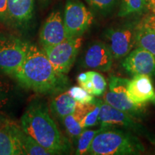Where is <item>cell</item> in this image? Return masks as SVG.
<instances>
[{"mask_svg": "<svg viewBox=\"0 0 155 155\" xmlns=\"http://www.w3.org/2000/svg\"><path fill=\"white\" fill-rule=\"evenodd\" d=\"M68 38L83 35L91 26L94 16L80 0H67L63 17Z\"/></svg>", "mask_w": 155, "mask_h": 155, "instance_id": "obj_8", "label": "cell"}, {"mask_svg": "<svg viewBox=\"0 0 155 155\" xmlns=\"http://www.w3.org/2000/svg\"><path fill=\"white\" fill-rule=\"evenodd\" d=\"M140 24L155 30V13H151L145 17Z\"/></svg>", "mask_w": 155, "mask_h": 155, "instance_id": "obj_28", "label": "cell"}, {"mask_svg": "<svg viewBox=\"0 0 155 155\" xmlns=\"http://www.w3.org/2000/svg\"><path fill=\"white\" fill-rule=\"evenodd\" d=\"M21 128L51 154H69V141L62 134L51 118L46 103L34 100L30 104L20 120Z\"/></svg>", "mask_w": 155, "mask_h": 155, "instance_id": "obj_2", "label": "cell"}, {"mask_svg": "<svg viewBox=\"0 0 155 155\" xmlns=\"http://www.w3.org/2000/svg\"><path fill=\"white\" fill-rule=\"evenodd\" d=\"M144 152V145L133 132L106 128L94 137L87 154L134 155Z\"/></svg>", "mask_w": 155, "mask_h": 155, "instance_id": "obj_3", "label": "cell"}, {"mask_svg": "<svg viewBox=\"0 0 155 155\" xmlns=\"http://www.w3.org/2000/svg\"><path fill=\"white\" fill-rule=\"evenodd\" d=\"M135 45L155 56V30L140 23L135 28Z\"/></svg>", "mask_w": 155, "mask_h": 155, "instance_id": "obj_18", "label": "cell"}, {"mask_svg": "<svg viewBox=\"0 0 155 155\" xmlns=\"http://www.w3.org/2000/svg\"><path fill=\"white\" fill-rule=\"evenodd\" d=\"M41 1H42V2H47L48 0H41Z\"/></svg>", "mask_w": 155, "mask_h": 155, "instance_id": "obj_34", "label": "cell"}, {"mask_svg": "<svg viewBox=\"0 0 155 155\" xmlns=\"http://www.w3.org/2000/svg\"><path fill=\"white\" fill-rule=\"evenodd\" d=\"M98 124L103 128H108L111 126L124 128L128 131L144 137L152 144H155V136L144 126L136 121L134 117L124 111L112 107L104 101L101 104Z\"/></svg>", "mask_w": 155, "mask_h": 155, "instance_id": "obj_6", "label": "cell"}, {"mask_svg": "<svg viewBox=\"0 0 155 155\" xmlns=\"http://www.w3.org/2000/svg\"><path fill=\"white\" fill-rule=\"evenodd\" d=\"M147 2H150V1H155V0H146Z\"/></svg>", "mask_w": 155, "mask_h": 155, "instance_id": "obj_33", "label": "cell"}, {"mask_svg": "<svg viewBox=\"0 0 155 155\" xmlns=\"http://www.w3.org/2000/svg\"><path fill=\"white\" fill-rule=\"evenodd\" d=\"M0 22L8 24L7 0H0Z\"/></svg>", "mask_w": 155, "mask_h": 155, "instance_id": "obj_27", "label": "cell"}, {"mask_svg": "<svg viewBox=\"0 0 155 155\" xmlns=\"http://www.w3.org/2000/svg\"><path fill=\"white\" fill-rule=\"evenodd\" d=\"M129 79L111 75L108 83V91L104 93V101L112 107L139 117L144 113L145 105H139L131 101L128 96ZM136 119V118H135Z\"/></svg>", "mask_w": 155, "mask_h": 155, "instance_id": "obj_5", "label": "cell"}, {"mask_svg": "<svg viewBox=\"0 0 155 155\" xmlns=\"http://www.w3.org/2000/svg\"><path fill=\"white\" fill-rule=\"evenodd\" d=\"M66 92L74 99L81 104H92L96 101V98L94 96L90 94L81 86H73L70 88Z\"/></svg>", "mask_w": 155, "mask_h": 155, "instance_id": "obj_23", "label": "cell"}, {"mask_svg": "<svg viewBox=\"0 0 155 155\" xmlns=\"http://www.w3.org/2000/svg\"><path fill=\"white\" fill-rule=\"evenodd\" d=\"M9 86L5 81L0 79V107L3 106L8 100Z\"/></svg>", "mask_w": 155, "mask_h": 155, "instance_id": "obj_26", "label": "cell"}, {"mask_svg": "<svg viewBox=\"0 0 155 155\" xmlns=\"http://www.w3.org/2000/svg\"><path fill=\"white\" fill-rule=\"evenodd\" d=\"M40 43L42 48L59 44L68 39L61 12H52L46 19L40 32Z\"/></svg>", "mask_w": 155, "mask_h": 155, "instance_id": "obj_11", "label": "cell"}, {"mask_svg": "<svg viewBox=\"0 0 155 155\" xmlns=\"http://www.w3.org/2000/svg\"><path fill=\"white\" fill-rule=\"evenodd\" d=\"M135 28L123 27L108 29L105 37L114 59L126 57L132 50L135 45Z\"/></svg>", "mask_w": 155, "mask_h": 155, "instance_id": "obj_9", "label": "cell"}, {"mask_svg": "<svg viewBox=\"0 0 155 155\" xmlns=\"http://www.w3.org/2000/svg\"><path fill=\"white\" fill-rule=\"evenodd\" d=\"M88 5L94 9L95 10L99 12L102 14H108L111 12L118 0H85Z\"/></svg>", "mask_w": 155, "mask_h": 155, "instance_id": "obj_25", "label": "cell"}, {"mask_svg": "<svg viewBox=\"0 0 155 155\" xmlns=\"http://www.w3.org/2000/svg\"><path fill=\"white\" fill-rule=\"evenodd\" d=\"M80 104L65 91L58 94L52 99L50 108L57 117L62 119L69 114L74 113Z\"/></svg>", "mask_w": 155, "mask_h": 155, "instance_id": "obj_15", "label": "cell"}, {"mask_svg": "<svg viewBox=\"0 0 155 155\" xmlns=\"http://www.w3.org/2000/svg\"><path fill=\"white\" fill-rule=\"evenodd\" d=\"M147 7H148V9L152 12V13H155V2L147 5Z\"/></svg>", "mask_w": 155, "mask_h": 155, "instance_id": "obj_31", "label": "cell"}, {"mask_svg": "<svg viewBox=\"0 0 155 155\" xmlns=\"http://www.w3.org/2000/svg\"><path fill=\"white\" fill-rule=\"evenodd\" d=\"M128 96L131 101L139 105H145L155 96L154 88L151 77L147 75H134L128 85Z\"/></svg>", "mask_w": 155, "mask_h": 155, "instance_id": "obj_14", "label": "cell"}, {"mask_svg": "<svg viewBox=\"0 0 155 155\" xmlns=\"http://www.w3.org/2000/svg\"><path fill=\"white\" fill-rule=\"evenodd\" d=\"M77 80H78V83H79V85L81 84V83L86 82V81L88 80V73L86 72V73H81V74H79L78 75Z\"/></svg>", "mask_w": 155, "mask_h": 155, "instance_id": "obj_30", "label": "cell"}, {"mask_svg": "<svg viewBox=\"0 0 155 155\" xmlns=\"http://www.w3.org/2000/svg\"><path fill=\"white\" fill-rule=\"evenodd\" d=\"M83 117V114L81 110V104H80L74 113L69 114L62 119L68 134L73 139L78 138L83 131L81 125Z\"/></svg>", "mask_w": 155, "mask_h": 155, "instance_id": "obj_19", "label": "cell"}, {"mask_svg": "<svg viewBox=\"0 0 155 155\" xmlns=\"http://www.w3.org/2000/svg\"><path fill=\"white\" fill-rule=\"evenodd\" d=\"M82 37L68 38L61 43L42 48L56 71L67 75L82 45Z\"/></svg>", "mask_w": 155, "mask_h": 155, "instance_id": "obj_7", "label": "cell"}, {"mask_svg": "<svg viewBox=\"0 0 155 155\" xmlns=\"http://www.w3.org/2000/svg\"><path fill=\"white\" fill-rule=\"evenodd\" d=\"M152 101L153 103H154V104H155V96H154V98H153V100Z\"/></svg>", "mask_w": 155, "mask_h": 155, "instance_id": "obj_32", "label": "cell"}, {"mask_svg": "<svg viewBox=\"0 0 155 155\" xmlns=\"http://www.w3.org/2000/svg\"><path fill=\"white\" fill-rule=\"evenodd\" d=\"M122 66L131 75H155V56L143 48L137 47L126 56Z\"/></svg>", "mask_w": 155, "mask_h": 155, "instance_id": "obj_10", "label": "cell"}, {"mask_svg": "<svg viewBox=\"0 0 155 155\" xmlns=\"http://www.w3.org/2000/svg\"><path fill=\"white\" fill-rule=\"evenodd\" d=\"M88 79L91 81L95 90V96H101L106 92L107 83L104 77L101 73L94 71H89L87 72Z\"/></svg>", "mask_w": 155, "mask_h": 155, "instance_id": "obj_24", "label": "cell"}, {"mask_svg": "<svg viewBox=\"0 0 155 155\" xmlns=\"http://www.w3.org/2000/svg\"><path fill=\"white\" fill-rule=\"evenodd\" d=\"M29 43L7 32H0V71L12 75L21 66Z\"/></svg>", "mask_w": 155, "mask_h": 155, "instance_id": "obj_4", "label": "cell"}, {"mask_svg": "<svg viewBox=\"0 0 155 155\" xmlns=\"http://www.w3.org/2000/svg\"><path fill=\"white\" fill-rule=\"evenodd\" d=\"M104 129L106 128L101 127L98 130H84L83 129V131L78 137V139L77 150L75 152V154H87L89 147L91 146L92 141L94 140V137Z\"/></svg>", "mask_w": 155, "mask_h": 155, "instance_id": "obj_22", "label": "cell"}, {"mask_svg": "<svg viewBox=\"0 0 155 155\" xmlns=\"http://www.w3.org/2000/svg\"><path fill=\"white\" fill-rule=\"evenodd\" d=\"M12 76L22 86L42 94H58L69 86L67 75L57 72L44 50L30 43L24 62Z\"/></svg>", "mask_w": 155, "mask_h": 155, "instance_id": "obj_1", "label": "cell"}, {"mask_svg": "<svg viewBox=\"0 0 155 155\" xmlns=\"http://www.w3.org/2000/svg\"><path fill=\"white\" fill-rule=\"evenodd\" d=\"M114 58L108 45L101 41L93 42L83 58V67L107 72L111 68Z\"/></svg>", "mask_w": 155, "mask_h": 155, "instance_id": "obj_12", "label": "cell"}, {"mask_svg": "<svg viewBox=\"0 0 155 155\" xmlns=\"http://www.w3.org/2000/svg\"><path fill=\"white\" fill-rule=\"evenodd\" d=\"M22 152L12 125L0 130V155H21Z\"/></svg>", "mask_w": 155, "mask_h": 155, "instance_id": "obj_17", "label": "cell"}, {"mask_svg": "<svg viewBox=\"0 0 155 155\" xmlns=\"http://www.w3.org/2000/svg\"><path fill=\"white\" fill-rule=\"evenodd\" d=\"M34 13V0H7L8 24L16 29L28 26Z\"/></svg>", "mask_w": 155, "mask_h": 155, "instance_id": "obj_13", "label": "cell"}, {"mask_svg": "<svg viewBox=\"0 0 155 155\" xmlns=\"http://www.w3.org/2000/svg\"><path fill=\"white\" fill-rule=\"evenodd\" d=\"M101 101V100L96 99L94 103L88 104L86 113L81 121V125L83 129L98 124Z\"/></svg>", "mask_w": 155, "mask_h": 155, "instance_id": "obj_21", "label": "cell"}, {"mask_svg": "<svg viewBox=\"0 0 155 155\" xmlns=\"http://www.w3.org/2000/svg\"><path fill=\"white\" fill-rule=\"evenodd\" d=\"M147 7L146 0H121L119 17H127L129 15L139 14Z\"/></svg>", "mask_w": 155, "mask_h": 155, "instance_id": "obj_20", "label": "cell"}, {"mask_svg": "<svg viewBox=\"0 0 155 155\" xmlns=\"http://www.w3.org/2000/svg\"><path fill=\"white\" fill-rule=\"evenodd\" d=\"M23 155H50L51 154L36 141L31 136L26 134L22 128L12 125Z\"/></svg>", "mask_w": 155, "mask_h": 155, "instance_id": "obj_16", "label": "cell"}, {"mask_svg": "<svg viewBox=\"0 0 155 155\" xmlns=\"http://www.w3.org/2000/svg\"><path fill=\"white\" fill-rule=\"evenodd\" d=\"M80 86L82 87L83 89H85V90H86L88 93H89L90 94L94 96V94H95L94 87L93 86V83H91V81L89 80V79L88 81H86V82L80 84Z\"/></svg>", "mask_w": 155, "mask_h": 155, "instance_id": "obj_29", "label": "cell"}]
</instances>
